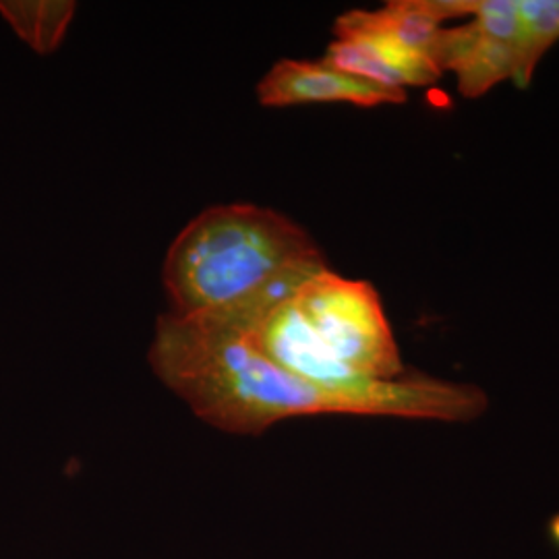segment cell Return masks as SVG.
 <instances>
[{
  "mask_svg": "<svg viewBox=\"0 0 559 559\" xmlns=\"http://www.w3.org/2000/svg\"><path fill=\"white\" fill-rule=\"evenodd\" d=\"M147 360L198 419L233 436H261L280 420L309 415L471 423L489 406L487 394L473 383L420 373L360 388L300 380L263 359L221 316L164 313Z\"/></svg>",
  "mask_w": 559,
  "mask_h": 559,
  "instance_id": "obj_1",
  "label": "cell"
},
{
  "mask_svg": "<svg viewBox=\"0 0 559 559\" xmlns=\"http://www.w3.org/2000/svg\"><path fill=\"white\" fill-rule=\"evenodd\" d=\"M221 316L263 359L325 388H360L406 373L378 290L328 263L284 274Z\"/></svg>",
  "mask_w": 559,
  "mask_h": 559,
  "instance_id": "obj_2",
  "label": "cell"
},
{
  "mask_svg": "<svg viewBox=\"0 0 559 559\" xmlns=\"http://www.w3.org/2000/svg\"><path fill=\"white\" fill-rule=\"evenodd\" d=\"M325 263L299 224L251 203L203 210L173 240L162 265L170 316L200 318L235 309L284 274Z\"/></svg>",
  "mask_w": 559,
  "mask_h": 559,
  "instance_id": "obj_3",
  "label": "cell"
},
{
  "mask_svg": "<svg viewBox=\"0 0 559 559\" xmlns=\"http://www.w3.org/2000/svg\"><path fill=\"white\" fill-rule=\"evenodd\" d=\"M475 20L445 27L441 34L438 67L454 71L466 98H479L503 80L519 73L522 25L516 0H464Z\"/></svg>",
  "mask_w": 559,
  "mask_h": 559,
  "instance_id": "obj_4",
  "label": "cell"
},
{
  "mask_svg": "<svg viewBox=\"0 0 559 559\" xmlns=\"http://www.w3.org/2000/svg\"><path fill=\"white\" fill-rule=\"evenodd\" d=\"M406 98L404 90L359 80L325 60H278L258 83V100L265 108L332 102L376 108L383 104H402Z\"/></svg>",
  "mask_w": 559,
  "mask_h": 559,
  "instance_id": "obj_5",
  "label": "cell"
},
{
  "mask_svg": "<svg viewBox=\"0 0 559 559\" xmlns=\"http://www.w3.org/2000/svg\"><path fill=\"white\" fill-rule=\"evenodd\" d=\"M334 34L336 40L328 46L323 60L359 80L406 92V87L433 85L443 75L433 60L406 50L380 34L348 27L338 21Z\"/></svg>",
  "mask_w": 559,
  "mask_h": 559,
  "instance_id": "obj_6",
  "label": "cell"
},
{
  "mask_svg": "<svg viewBox=\"0 0 559 559\" xmlns=\"http://www.w3.org/2000/svg\"><path fill=\"white\" fill-rule=\"evenodd\" d=\"M462 15H468L464 0H396L376 11H348L338 23L380 34L438 64L445 23Z\"/></svg>",
  "mask_w": 559,
  "mask_h": 559,
  "instance_id": "obj_7",
  "label": "cell"
},
{
  "mask_svg": "<svg viewBox=\"0 0 559 559\" xmlns=\"http://www.w3.org/2000/svg\"><path fill=\"white\" fill-rule=\"evenodd\" d=\"M75 9L78 4L71 0H0V15L38 55L59 48Z\"/></svg>",
  "mask_w": 559,
  "mask_h": 559,
  "instance_id": "obj_8",
  "label": "cell"
},
{
  "mask_svg": "<svg viewBox=\"0 0 559 559\" xmlns=\"http://www.w3.org/2000/svg\"><path fill=\"white\" fill-rule=\"evenodd\" d=\"M522 46L516 85L528 87L543 55L559 41V0H516Z\"/></svg>",
  "mask_w": 559,
  "mask_h": 559,
  "instance_id": "obj_9",
  "label": "cell"
}]
</instances>
